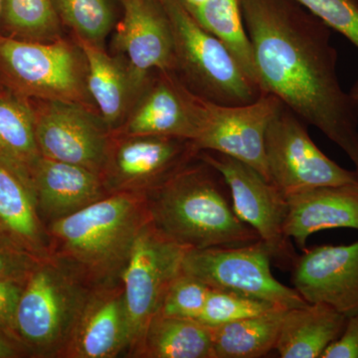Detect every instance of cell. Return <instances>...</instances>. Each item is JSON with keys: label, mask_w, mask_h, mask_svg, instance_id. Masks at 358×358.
<instances>
[{"label": "cell", "mask_w": 358, "mask_h": 358, "mask_svg": "<svg viewBox=\"0 0 358 358\" xmlns=\"http://www.w3.org/2000/svg\"><path fill=\"white\" fill-rule=\"evenodd\" d=\"M192 141L157 136L112 134L102 171L108 194L147 195L196 159Z\"/></svg>", "instance_id": "8fae6325"}, {"label": "cell", "mask_w": 358, "mask_h": 358, "mask_svg": "<svg viewBox=\"0 0 358 358\" xmlns=\"http://www.w3.org/2000/svg\"><path fill=\"white\" fill-rule=\"evenodd\" d=\"M350 93L358 103V79L357 80V82L353 84L352 89H350Z\"/></svg>", "instance_id": "8d00e7d4"}, {"label": "cell", "mask_w": 358, "mask_h": 358, "mask_svg": "<svg viewBox=\"0 0 358 358\" xmlns=\"http://www.w3.org/2000/svg\"><path fill=\"white\" fill-rule=\"evenodd\" d=\"M275 308L280 307L246 294L211 288L197 320L214 329L236 320L262 315Z\"/></svg>", "instance_id": "f1b7e54d"}, {"label": "cell", "mask_w": 358, "mask_h": 358, "mask_svg": "<svg viewBox=\"0 0 358 358\" xmlns=\"http://www.w3.org/2000/svg\"><path fill=\"white\" fill-rule=\"evenodd\" d=\"M145 196L155 227L187 250L239 247L261 240L235 213L225 179L199 155Z\"/></svg>", "instance_id": "7a4b0ae2"}, {"label": "cell", "mask_w": 358, "mask_h": 358, "mask_svg": "<svg viewBox=\"0 0 358 358\" xmlns=\"http://www.w3.org/2000/svg\"><path fill=\"white\" fill-rule=\"evenodd\" d=\"M292 272L293 288L308 303H324L345 317L358 313V240L303 250Z\"/></svg>", "instance_id": "2e32d148"}, {"label": "cell", "mask_w": 358, "mask_h": 358, "mask_svg": "<svg viewBox=\"0 0 358 358\" xmlns=\"http://www.w3.org/2000/svg\"><path fill=\"white\" fill-rule=\"evenodd\" d=\"M210 289L197 278L182 272L167 291L159 315L197 320Z\"/></svg>", "instance_id": "f546056e"}, {"label": "cell", "mask_w": 358, "mask_h": 358, "mask_svg": "<svg viewBox=\"0 0 358 358\" xmlns=\"http://www.w3.org/2000/svg\"><path fill=\"white\" fill-rule=\"evenodd\" d=\"M181 1L185 4L186 9H187L189 13H192L195 9L199 8L207 0H181Z\"/></svg>", "instance_id": "d590c367"}, {"label": "cell", "mask_w": 358, "mask_h": 358, "mask_svg": "<svg viewBox=\"0 0 358 358\" xmlns=\"http://www.w3.org/2000/svg\"><path fill=\"white\" fill-rule=\"evenodd\" d=\"M150 221L145 194L107 195L47 226L50 256L70 264L94 286L121 282L134 242Z\"/></svg>", "instance_id": "3957f363"}, {"label": "cell", "mask_w": 358, "mask_h": 358, "mask_svg": "<svg viewBox=\"0 0 358 358\" xmlns=\"http://www.w3.org/2000/svg\"><path fill=\"white\" fill-rule=\"evenodd\" d=\"M129 345L122 282L101 285L90 294L62 358L126 357Z\"/></svg>", "instance_id": "e0dca14e"}, {"label": "cell", "mask_w": 358, "mask_h": 358, "mask_svg": "<svg viewBox=\"0 0 358 358\" xmlns=\"http://www.w3.org/2000/svg\"><path fill=\"white\" fill-rule=\"evenodd\" d=\"M122 6L114 44L126 57L136 84L145 87L154 71L176 73L173 30L159 0H122Z\"/></svg>", "instance_id": "9a60e30c"}, {"label": "cell", "mask_w": 358, "mask_h": 358, "mask_svg": "<svg viewBox=\"0 0 358 358\" xmlns=\"http://www.w3.org/2000/svg\"><path fill=\"white\" fill-rule=\"evenodd\" d=\"M85 56L87 88L106 126L114 133L124 124L143 87L138 86L128 64L110 57L101 45L75 37Z\"/></svg>", "instance_id": "ffe728a7"}, {"label": "cell", "mask_w": 358, "mask_h": 358, "mask_svg": "<svg viewBox=\"0 0 358 358\" xmlns=\"http://www.w3.org/2000/svg\"><path fill=\"white\" fill-rule=\"evenodd\" d=\"M358 48V0H296Z\"/></svg>", "instance_id": "4dcf8cb0"}, {"label": "cell", "mask_w": 358, "mask_h": 358, "mask_svg": "<svg viewBox=\"0 0 358 358\" xmlns=\"http://www.w3.org/2000/svg\"><path fill=\"white\" fill-rule=\"evenodd\" d=\"M0 20L13 38L35 42L62 38L54 0H1Z\"/></svg>", "instance_id": "4316f807"}, {"label": "cell", "mask_w": 358, "mask_h": 358, "mask_svg": "<svg viewBox=\"0 0 358 358\" xmlns=\"http://www.w3.org/2000/svg\"><path fill=\"white\" fill-rule=\"evenodd\" d=\"M40 260L0 236V280L26 279Z\"/></svg>", "instance_id": "1f68e13d"}, {"label": "cell", "mask_w": 358, "mask_h": 358, "mask_svg": "<svg viewBox=\"0 0 358 358\" xmlns=\"http://www.w3.org/2000/svg\"><path fill=\"white\" fill-rule=\"evenodd\" d=\"M200 159L217 169L225 179L238 217L256 231L272 262L291 271L299 255L285 232L288 213L286 196L253 167L228 155L199 152Z\"/></svg>", "instance_id": "9c48e42d"}, {"label": "cell", "mask_w": 358, "mask_h": 358, "mask_svg": "<svg viewBox=\"0 0 358 358\" xmlns=\"http://www.w3.org/2000/svg\"><path fill=\"white\" fill-rule=\"evenodd\" d=\"M281 105L277 96L266 93L248 105L224 106L206 100L201 129L193 143L199 152L210 150L240 160L270 181L266 134Z\"/></svg>", "instance_id": "4fadbf2b"}, {"label": "cell", "mask_w": 358, "mask_h": 358, "mask_svg": "<svg viewBox=\"0 0 358 358\" xmlns=\"http://www.w3.org/2000/svg\"><path fill=\"white\" fill-rule=\"evenodd\" d=\"M26 280H0V333L13 339L14 317Z\"/></svg>", "instance_id": "d6a6232c"}, {"label": "cell", "mask_w": 358, "mask_h": 358, "mask_svg": "<svg viewBox=\"0 0 358 358\" xmlns=\"http://www.w3.org/2000/svg\"><path fill=\"white\" fill-rule=\"evenodd\" d=\"M171 21L176 74L190 91L224 106L253 103L261 91L215 35L205 29L181 0H159Z\"/></svg>", "instance_id": "5b68a950"}, {"label": "cell", "mask_w": 358, "mask_h": 358, "mask_svg": "<svg viewBox=\"0 0 358 358\" xmlns=\"http://www.w3.org/2000/svg\"><path fill=\"white\" fill-rule=\"evenodd\" d=\"M346 320L348 317L324 303L289 308L275 350L282 358H322L343 334Z\"/></svg>", "instance_id": "7402d4cb"}, {"label": "cell", "mask_w": 358, "mask_h": 358, "mask_svg": "<svg viewBox=\"0 0 358 358\" xmlns=\"http://www.w3.org/2000/svg\"><path fill=\"white\" fill-rule=\"evenodd\" d=\"M34 110L22 96L0 94V159L31 181L41 159Z\"/></svg>", "instance_id": "cb8c5ba5"}, {"label": "cell", "mask_w": 358, "mask_h": 358, "mask_svg": "<svg viewBox=\"0 0 358 358\" xmlns=\"http://www.w3.org/2000/svg\"><path fill=\"white\" fill-rule=\"evenodd\" d=\"M0 8H1V0H0Z\"/></svg>", "instance_id": "74e56055"}, {"label": "cell", "mask_w": 358, "mask_h": 358, "mask_svg": "<svg viewBox=\"0 0 358 358\" xmlns=\"http://www.w3.org/2000/svg\"><path fill=\"white\" fill-rule=\"evenodd\" d=\"M0 72L17 96L88 106L87 65L79 45L0 35Z\"/></svg>", "instance_id": "8992f818"}, {"label": "cell", "mask_w": 358, "mask_h": 358, "mask_svg": "<svg viewBox=\"0 0 358 358\" xmlns=\"http://www.w3.org/2000/svg\"><path fill=\"white\" fill-rule=\"evenodd\" d=\"M24 348L10 336L0 333V358H17L25 357Z\"/></svg>", "instance_id": "e575fe53"}, {"label": "cell", "mask_w": 358, "mask_h": 358, "mask_svg": "<svg viewBox=\"0 0 358 358\" xmlns=\"http://www.w3.org/2000/svg\"><path fill=\"white\" fill-rule=\"evenodd\" d=\"M288 310L275 308L262 315L214 327V358H259L275 350Z\"/></svg>", "instance_id": "d4e9b609"}, {"label": "cell", "mask_w": 358, "mask_h": 358, "mask_svg": "<svg viewBox=\"0 0 358 358\" xmlns=\"http://www.w3.org/2000/svg\"><path fill=\"white\" fill-rule=\"evenodd\" d=\"M322 358H358V313L348 317L343 334L327 346Z\"/></svg>", "instance_id": "836d02e7"}, {"label": "cell", "mask_w": 358, "mask_h": 358, "mask_svg": "<svg viewBox=\"0 0 358 358\" xmlns=\"http://www.w3.org/2000/svg\"><path fill=\"white\" fill-rule=\"evenodd\" d=\"M287 236L301 250L319 231L350 228L358 230V183L322 186L286 196Z\"/></svg>", "instance_id": "d6986e66"}, {"label": "cell", "mask_w": 358, "mask_h": 358, "mask_svg": "<svg viewBox=\"0 0 358 358\" xmlns=\"http://www.w3.org/2000/svg\"><path fill=\"white\" fill-rule=\"evenodd\" d=\"M271 263L268 250L260 240L239 247L188 250L182 268L212 289L246 294L280 308L307 305L296 289L275 279Z\"/></svg>", "instance_id": "30bf717a"}, {"label": "cell", "mask_w": 358, "mask_h": 358, "mask_svg": "<svg viewBox=\"0 0 358 358\" xmlns=\"http://www.w3.org/2000/svg\"><path fill=\"white\" fill-rule=\"evenodd\" d=\"M206 100L190 91L171 71H154L124 124L112 134L194 141Z\"/></svg>", "instance_id": "5bb4252c"}, {"label": "cell", "mask_w": 358, "mask_h": 358, "mask_svg": "<svg viewBox=\"0 0 358 358\" xmlns=\"http://www.w3.org/2000/svg\"><path fill=\"white\" fill-rule=\"evenodd\" d=\"M190 13L205 29L223 42L247 76L260 89L253 49L245 28L239 0H207Z\"/></svg>", "instance_id": "484cf974"}, {"label": "cell", "mask_w": 358, "mask_h": 358, "mask_svg": "<svg viewBox=\"0 0 358 358\" xmlns=\"http://www.w3.org/2000/svg\"><path fill=\"white\" fill-rule=\"evenodd\" d=\"M42 102V107L34 110L35 133L42 157L101 174L112 134L101 115L83 103Z\"/></svg>", "instance_id": "7c38bea8"}, {"label": "cell", "mask_w": 358, "mask_h": 358, "mask_svg": "<svg viewBox=\"0 0 358 358\" xmlns=\"http://www.w3.org/2000/svg\"><path fill=\"white\" fill-rule=\"evenodd\" d=\"M131 357L214 358L212 329L199 320L157 315Z\"/></svg>", "instance_id": "603a6c76"}, {"label": "cell", "mask_w": 358, "mask_h": 358, "mask_svg": "<svg viewBox=\"0 0 358 358\" xmlns=\"http://www.w3.org/2000/svg\"><path fill=\"white\" fill-rule=\"evenodd\" d=\"M31 180L37 210L46 227L109 195L100 174L44 157L37 162Z\"/></svg>", "instance_id": "ac0fdd59"}, {"label": "cell", "mask_w": 358, "mask_h": 358, "mask_svg": "<svg viewBox=\"0 0 358 358\" xmlns=\"http://www.w3.org/2000/svg\"><path fill=\"white\" fill-rule=\"evenodd\" d=\"M95 287L57 257L41 259L26 280L14 317L13 338L26 355L62 358Z\"/></svg>", "instance_id": "277c9868"}, {"label": "cell", "mask_w": 358, "mask_h": 358, "mask_svg": "<svg viewBox=\"0 0 358 358\" xmlns=\"http://www.w3.org/2000/svg\"><path fill=\"white\" fill-rule=\"evenodd\" d=\"M262 93L345 152L358 173V103L341 87L333 30L296 0H239Z\"/></svg>", "instance_id": "6da1fadb"}, {"label": "cell", "mask_w": 358, "mask_h": 358, "mask_svg": "<svg viewBox=\"0 0 358 358\" xmlns=\"http://www.w3.org/2000/svg\"><path fill=\"white\" fill-rule=\"evenodd\" d=\"M188 250L167 237L152 220L136 238L124 273L131 357L150 322L159 313L164 296L181 273Z\"/></svg>", "instance_id": "52a82bcc"}, {"label": "cell", "mask_w": 358, "mask_h": 358, "mask_svg": "<svg viewBox=\"0 0 358 358\" xmlns=\"http://www.w3.org/2000/svg\"><path fill=\"white\" fill-rule=\"evenodd\" d=\"M54 6L75 37L102 46L115 27V0H54Z\"/></svg>", "instance_id": "83f0119b"}, {"label": "cell", "mask_w": 358, "mask_h": 358, "mask_svg": "<svg viewBox=\"0 0 358 358\" xmlns=\"http://www.w3.org/2000/svg\"><path fill=\"white\" fill-rule=\"evenodd\" d=\"M268 178L285 195L322 186L358 183L348 171L327 157L313 143L308 124L282 103L266 134Z\"/></svg>", "instance_id": "ba28073f"}, {"label": "cell", "mask_w": 358, "mask_h": 358, "mask_svg": "<svg viewBox=\"0 0 358 358\" xmlns=\"http://www.w3.org/2000/svg\"><path fill=\"white\" fill-rule=\"evenodd\" d=\"M0 236L37 258L50 257V239L31 181L0 159Z\"/></svg>", "instance_id": "44dd1931"}]
</instances>
